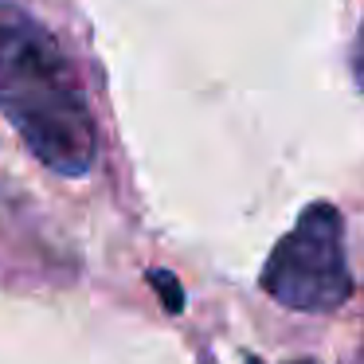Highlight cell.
Wrapping results in <instances>:
<instances>
[{
  "label": "cell",
  "mask_w": 364,
  "mask_h": 364,
  "mask_svg": "<svg viewBox=\"0 0 364 364\" xmlns=\"http://www.w3.org/2000/svg\"><path fill=\"white\" fill-rule=\"evenodd\" d=\"M247 364H259V360H247Z\"/></svg>",
  "instance_id": "cell-5"
},
{
  "label": "cell",
  "mask_w": 364,
  "mask_h": 364,
  "mask_svg": "<svg viewBox=\"0 0 364 364\" xmlns=\"http://www.w3.org/2000/svg\"><path fill=\"white\" fill-rule=\"evenodd\" d=\"M356 71L364 75V24H360V36H356Z\"/></svg>",
  "instance_id": "cell-4"
},
{
  "label": "cell",
  "mask_w": 364,
  "mask_h": 364,
  "mask_svg": "<svg viewBox=\"0 0 364 364\" xmlns=\"http://www.w3.org/2000/svg\"><path fill=\"white\" fill-rule=\"evenodd\" d=\"M262 290L298 314H329L353 298L345 223L333 204H309L262 267Z\"/></svg>",
  "instance_id": "cell-2"
},
{
  "label": "cell",
  "mask_w": 364,
  "mask_h": 364,
  "mask_svg": "<svg viewBox=\"0 0 364 364\" xmlns=\"http://www.w3.org/2000/svg\"><path fill=\"white\" fill-rule=\"evenodd\" d=\"M0 114L28 149L63 176H82L98 157L90 110L55 36L0 0Z\"/></svg>",
  "instance_id": "cell-1"
},
{
  "label": "cell",
  "mask_w": 364,
  "mask_h": 364,
  "mask_svg": "<svg viewBox=\"0 0 364 364\" xmlns=\"http://www.w3.org/2000/svg\"><path fill=\"white\" fill-rule=\"evenodd\" d=\"M149 282L157 286V294H161V301H165L168 314H181V309H184V290H181V282H176L168 270H153Z\"/></svg>",
  "instance_id": "cell-3"
}]
</instances>
